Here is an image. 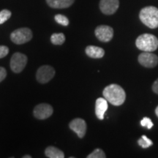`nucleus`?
<instances>
[{"instance_id": "20e7f679", "label": "nucleus", "mask_w": 158, "mask_h": 158, "mask_svg": "<svg viewBox=\"0 0 158 158\" xmlns=\"http://www.w3.org/2000/svg\"><path fill=\"white\" fill-rule=\"evenodd\" d=\"M32 38V32L29 28H20L13 31L10 35V39L15 44L21 45L29 42Z\"/></svg>"}, {"instance_id": "412c9836", "label": "nucleus", "mask_w": 158, "mask_h": 158, "mask_svg": "<svg viewBox=\"0 0 158 158\" xmlns=\"http://www.w3.org/2000/svg\"><path fill=\"white\" fill-rule=\"evenodd\" d=\"M141 124L142 127H147V129H152L153 127V122L148 117H144L141 121Z\"/></svg>"}, {"instance_id": "b1692460", "label": "nucleus", "mask_w": 158, "mask_h": 158, "mask_svg": "<svg viewBox=\"0 0 158 158\" xmlns=\"http://www.w3.org/2000/svg\"><path fill=\"white\" fill-rule=\"evenodd\" d=\"M152 90L155 93L158 94V78L154 82L152 85Z\"/></svg>"}, {"instance_id": "5701e85b", "label": "nucleus", "mask_w": 158, "mask_h": 158, "mask_svg": "<svg viewBox=\"0 0 158 158\" xmlns=\"http://www.w3.org/2000/svg\"><path fill=\"white\" fill-rule=\"evenodd\" d=\"M7 76V71L2 67H0V83L6 78Z\"/></svg>"}, {"instance_id": "39448f33", "label": "nucleus", "mask_w": 158, "mask_h": 158, "mask_svg": "<svg viewBox=\"0 0 158 158\" xmlns=\"http://www.w3.org/2000/svg\"><path fill=\"white\" fill-rule=\"evenodd\" d=\"M27 64V56L21 53H15L10 59V68L13 72L19 73Z\"/></svg>"}, {"instance_id": "7ed1b4c3", "label": "nucleus", "mask_w": 158, "mask_h": 158, "mask_svg": "<svg viewBox=\"0 0 158 158\" xmlns=\"http://www.w3.org/2000/svg\"><path fill=\"white\" fill-rule=\"evenodd\" d=\"M135 45L139 50L152 52L158 48V39L153 35L143 34L136 39Z\"/></svg>"}, {"instance_id": "f03ea898", "label": "nucleus", "mask_w": 158, "mask_h": 158, "mask_svg": "<svg viewBox=\"0 0 158 158\" xmlns=\"http://www.w3.org/2000/svg\"><path fill=\"white\" fill-rule=\"evenodd\" d=\"M139 18L141 22L149 28L156 29L158 27V8L153 6L143 7L140 11Z\"/></svg>"}, {"instance_id": "9b49d317", "label": "nucleus", "mask_w": 158, "mask_h": 158, "mask_svg": "<svg viewBox=\"0 0 158 158\" xmlns=\"http://www.w3.org/2000/svg\"><path fill=\"white\" fill-rule=\"evenodd\" d=\"M69 127L80 138L84 137L86 132V123L84 119L80 118H75L70 122Z\"/></svg>"}, {"instance_id": "2eb2a0df", "label": "nucleus", "mask_w": 158, "mask_h": 158, "mask_svg": "<svg viewBox=\"0 0 158 158\" xmlns=\"http://www.w3.org/2000/svg\"><path fill=\"white\" fill-rule=\"evenodd\" d=\"M46 157L49 158H64V152L58 148L54 147H48L45 151Z\"/></svg>"}, {"instance_id": "423d86ee", "label": "nucleus", "mask_w": 158, "mask_h": 158, "mask_svg": "<svg viewBox=\"0 0 158 158\" xmlns=\"http://www.w3.org/2000/svg\"><path fill=\"white\" fill-rule=\"evenodd\" d=\"M55 75V70L49 65H44L39 68L37 71L36 78L37 81L41 84H45L54 78Z\"/></svg>"}, {"instance_id": "a211bd4d", "label": "nucleus", "mask_w": 158, "mask_h": 158, "mask_svg": "<svg viewBox=\"0 0 158 158\" xmlns=\"http://www.w3.org/2000/svg\"><path fill=\"white\" fill-rule=\"evenodd\" d=\"M106 154L102 149H96L87 156V158H106Z\"/></svg>"}, {"instance_id": "f8f14e48", "label": "nucleus", "mask_w": 158, "mask_h": 158, "mask_svg": "<svg viewBox=\"0 0 158 158\" xmlns=\"http://www.w3.org/2000/svg\"><path fill=\"white\" fill-rule=\"evenodd\" d=\"M108 107V101L106 98H100L96 100L95 114L99 119H103L105 113L107 110Z\"/></svg>"}, {"instance_id": "f257e3e1", "label": "nucleus", "mask_w": 158, "mask_h": 158, "mask_svg": "<svg viewBox=\"0 0 158 158\" xmlns=\"http://www.w3.org/2000/svg\"><path fill=\"white\" fill-rule=\"evenodd\" d=\"M102 94L107 101L114 106H121L125 101V92L118 84H114L108 85L104 89Z\"/></svg>"}, {"instance_id": "ddd939ff", "label": "nucleus", "mask_w": 158, "mask_h": 158, "mask_svg": "<svg viewBox=\"0 0 158 158\" xmlns=\"http://www.w3.org/2000/svg\"><path fill=\"white\" fill-rule=\"evenodd\" d=\"M75 0H46V2L52 8H67L74 3Z\"/></svg>"}, {"instance_id": "9d476101", "label": "nucleus", "mask_w": 158, "mask_h": 158, "mask_svg": "<svg viewBox=\"0 0 158 158\" xmlns=\"http://www.w3.org/2000/svg\"><path fill=\"white\" fill-rule=\"evenodd\" d=\"M119 6L118 0H100V9L106 15H112L115 13Z\"/></svg>"}, {"instance_id": "6e6552de", "label": "nucleus", "mask_w": 158, "mask_h": 158, "mask_svg": "<svg viewBox=\"0 0 158 158\" xmlns=\"http://www.w3.org/2000/svg\"><path fill=\"white\" fill-rule=\"evenodd\" d=\"M138 62L145 68H152L158 64V57L152 52L144 51L138 56Z\"/></svg>"}, {"instance_id": "393cba45", "label": "nucleus", "mask_w": 158, "mask_h": 158, "mask_svg": "<svg viewBox=\"0 0 158 158\" xmlns=\"http://www.w3.org/2000/svg\"><path fill=\"white\" fill-rule=\"evenodd\" d=\"M155 114H156V115L157 116V117H158V106L157 108H156V109H155Z\"/></svg>"}, {"instance_id": "dca6fc26", "label": "nucleus", "mask_w": 158, "mask_h": 158, "mask_svg": "<svg viewBox=\"0 0 158 158\" xmlns=\"http://www.w3.org/2000/svg\"><path fill=\"white\" fill-rule=\"evenodd\" d=\"M51 41L54 45H62L65 41V36L63 33H54L51 35Z\"/></svg>"}, {"instance_id": "6ab92c4d", "label": "nucleus", "mask_w": 158, "mask_h": 158, "mask_svg": "<svg viewBox=\"0 0 158 158\" xmlns=\"http://www.w3.org/2000/svg\"><path fill=\"white\" fill-rule=\"evenodd\" d=\"M11 12L8 10H3L0 12V24H2L11 17Z\"/></svg>"}, {"instance_id": "a878e982", "label": "nucleus", "mask_w": 158, "mask_h": 158, "mask_svg": "<svg viewBox=\"0 0 158 158\" xmlns=\"http://www.w3.org/2000/svg\"><path fill=\"white\" fill-rule=\"evenodd\" d=\"M23 158H31V156H29V155H25L23 157Z\"/></svg>"}, {"instance_id": "4468645a", "label": "nucleus", "mask_w": 158, "mask_h": 158, "mask_svg": "<svg viewBox=\"0 0 158 158\" xmlns=\"http://www.w3.org/2000/svg\"><path fill=\"white\" fill-rule=\"evenodd\" d=\"M86 54L91 58L100 59L103 57L105 55V51L100 47L89 45L86 48Z\"/></svg>"}, {"instance_id": "aec40b11", "label": "nucleus", "mask_w": 158, "mask_h": 158, "mask_svg": "<svg viewBox=\"0 0 158 158\" xmlns=\"http://www.w3.org/2000/svg\"><path fill=\"white\" fill-rule=\"evenodd\" d=\"M54 19H55V21H56L57 23L62 26H64V27L68 26L69 24V20L68 18L64 16V15H61V14L56 15H55Z\"/></svg>"}, {"instance_id": "f3484780", "label": "nucleus", "mask_w": 158, "mask_h": 158, "mask_svg": "<svg viewBox=\"0 0 158 158\" xmlns=\"http://www.w3.org/2000/svg\"><path fill=\"white\" fill-rule=\"evenodd\" d=\"M138 143L143 149H147V148H149L151 146H152L153 142L149 138H148L146 135H142L141 138L138 139Z\"/></svg>"}, {"instance_id": "4be33fe9", "label": "nucleus", "mask_w": 158, "mask_h": 158, "mask_svg": "<svg viewBox=\"0 0 158 158\" xmlns=\"http://www.w3.org/2000/svg\"><path fill=\"white\" fill-rule=\"evenodd\" d=\"M9 48L5 45H0V59L4 58L8 54Z\"/></svg>"}, {"instance_id": "1a4fd4ad", "label": "nucleus", "mask_w": 158, "mask_h": 158, "mask_svg": "<svg viewBox=\"0 0 158 158\" xmlns=\"http://www.w3.org/2000/svg\"><path fill=\"white\" fill-rule=\"evenodd\" d=\"M53 108L51 105L47 103H41L35 106L34 111V116L38 119H45L52 115Z\"/></svg>"}, {"instance_id": "0eeeda50", "label": "nucleus", "mask_w": 158, "mask_h": 158, "mask_svg": "<svg viewBox=\"0 0 158 158\" xmlns=\"http://www.w3.org/2000/svg\"><path fill=\"white\" fill-rule=\"evenodd\" d=\"M95 36L101 42H109L113 38L114 29L109 26L100 25L95 29Z\"/></svg>"}]
</instances>
